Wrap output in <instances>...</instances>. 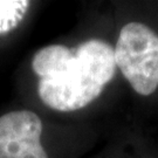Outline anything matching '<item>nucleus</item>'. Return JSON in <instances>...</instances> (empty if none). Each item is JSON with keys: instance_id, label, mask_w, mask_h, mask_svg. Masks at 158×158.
<instances>
[{"instance_id": "obj_4", "label": "nucleus", "mask_w": 158, "mask_h": 158, "mask_svg": "<svg viewBox=\"0 0 158 158\" xmlns=\"http://www.w3.org/2000/svg\"><path fill=\"white\" fill-rule=\"evenodd\" d=\"M29 6L23 0H0V34L15 28L25 17Z\"/></svg>"}, {"instance_id": "obj_2", "label": "nucleus", "mask_w": 158, "mask_h": 158, "mask_svg": "<svg viewBox=\"0 0 158 158\" xmlns=\"http://www.w3.org/2000/svg\"><path fill=\"white\" fill-rule=\"evenodd\" d=\"M115 63L139 95L158 87V35L141 23H127L114 49Z\"/></svg>"}, {"instance_id": "obj_1", "label": "nucleus", "mask_w": 158, "mask_h": 158, "mask_svg": "<svg viewBox=\"0 0 158 158\" xmlns=\"http://www.w3.org/2000/svg\"><path fill=\"white\" fill-rule=\"evenodd\" d=\"M32 67L40 77L41 101L59 111H74L101 95L116 63L111 46L93 39L76 48L47 46L34 55Z\"/></svg>"}, {"instance_id": "obj_3", "label": "nucleus", "mask_w": 158, "mask_h": 158, "mask_svg": "<svg viewBox=\"0 0 158 158\" xmlns=\"http://www.w3.org/2000/svg\"><path fill=\"white\" fill-rule=\"evenodd\" d=\"M42 122L29 110L0 117V158H48L41 144Z\"/></svg>"}]
</instances>
